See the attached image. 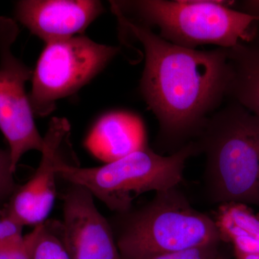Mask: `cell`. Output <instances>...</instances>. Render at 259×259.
<instances>
[{
    "instance_id": "3957f363",
    "label": "cell",
    "mask_w": 259,
    "mask_h": 259,
    "mask_svg": "<svg viewBox=\"0 0 259 259\" xmlns=\"http://www.w3.org/2000/svg\"><path fill=\"white\" fill-rule=\"evenodd\" d=\"M115 235L122 259H148L221 243L213 218L194 209L178 187L156 192L139 208L118 214Z\"/></svg>"
},
{
    "instance_id": "8992f818",
    "label": "cell",
    "mask_w": 259,
    "mask_h": 259,
    "mask_svg": "<svg viewBox=\"0 0 259 259\" xmlns=\"http://www.w3.org/2000/svg\"><path fill=\"white\" fill-rule=\"evenodd\" d=\"M119 51L81 35L46 44L32 71L29 100L34 115H49L58 100L91 81Z\"/></svg>"
},
{
    "instance_id": "7a4b0ae2",
    "label": "cell",
    "mask_w": 259,
    "mask_h": 259,
    "mask_svg": "<svg viewBox=\"0 0 259 259\" xmlns=\"http://www.w3.org/2000/svg\"><path fill=\"white\" fill-rule=\"evenodd\" d=\"M194 141L205 155L209 200L259 206L258 117L231 101L209 117Z\"/></svg>"
},
{
    "instance_id": "52a82bcc",
    "label": "cell",
    "mask_w": 259,
    "mask_h": 259,
    "mask_svg": "<svg viewBox=\"0 0 259 259\" xmlns=\"http://www.w3.org/2000/svg\"><path fill=\"white\" fill-rule=\"evenodd\" d=\"M13 19L0 17V131L9 145L14 171L27 152L44 148L25 83L32 79L30 67L13 54L12 47L18 36Z\"/></svg>"
},
{
    "instance_id": "6da1fadb",
    "label": "cell",
    "mask_w": 259,
    "mask_h": 259,
    "mask_svg": "<svg viewBox=\"0 0 259 259\" xmlns=\"http://www.w3.org/2000/svg\"><path fill=\"white\" fill-rule=\"evenodd\" d=\"M112 10L120 26L144 47L141 94L159 123L161 145L176 152L199 136L226 98V49L200 51L175 45L126 18L113 5Z\"/></svg>"
},
{
    "instance_id": "44dd1931",
    "label": "cell",
    "mask_w": 259,
    "mask_h": 259,
    "mask_svg": "<svg viewBox=\"0 0 259 259\" xmlns=\"http://www.w3.org/2000/svg\"><path fill=\"white\" fill-rule=\"evenodd\" d=\"M216 259H228V257L226 256V255L223 254V253H221L220 252L219 254H218L217 258Z\"/></svg>"
},
{
    "instance_id": "ffe728a7",
    "label": "cell",
    "mask_w": 259,
    "mask_h": 259,
    "mask_svg": "<svg viewBox=\"0 0 259 259\" xmlns=\"http://www.w3.org/2000/svg\"><path fill=\"white\" fill-rule=\"evenodd\" d=\"M234 254L236 259H259V253H244L234 250Z\"/></svg>"
},
{
    "instance_id": "e0dca14e",
    "label": "cell",
    "mask_w": 259,
    "mask_h": 259,
    "mask_svg": "<svg viewBox=\"0 0 259 259\" xmlns=\"http://www.w3.org/2000/svg\"><path fill=\"white\" fill-rule=\"evenodd\" d=\"M220 244L221 243L202 245L148 259H216L220 253Z\"/></svg>"
},
{
    "instance_id": "ac0fdd59",
    "label": "cell",
    "mask_w": 259,
    "mask_h": 259,
    "mask_svg": "<svg viewBox=\"0 0 259 259\" xmlns=\"http://www.w3.org/2000/svg\"><path fill=\"white\" fill-rule=\"evenodd\" d=\"M32 231L24 236L23 241L19 244L0 251V259H31L30 244Z\"/></svg>"
},
{
    "instance_id": "30bf717a",
    "label": "cell",
    "mask_w": 259,
    "mask_h": 259,
    "mask_svg": "<svg viewBox=\"0 0 259 259\" xmlns=\"http://www.w3.org/2000/svg\"><path fill=\"white\" fill-rule=\"evenodd\" d=\"M103 11L95 0H23L15 18L47 44L80 35Z\"/></svg>"
},
{
    "instance_id": "7c38bea8",
    "label": "cell",
    "mask_w": 259,
    "mask_h": 259,
    "mask_svg": "<svg viewBox=\"0 0 259 259\" xmlns=\"http://www.w3.org/2000/svg\"><path fill=\"white\" fill-rule=\"evenodd\" d=\"M227 98L259 118V29L251 37L226 49Z\"/></svg>"
},
{
    "instance_id": "5bb4252c",
    "label": "cell",
    "mask_w": 259,
    "mask_h": 259,
    "mask_svg": "<svg viewBox=\"0 0 259 259\" xmlns=\"http://www.w3.org/2000/svg\"><path fill=\"white\" fill-rule=\"evenodd\" d=\"M32 233L31 259H71L63 239L61 222L47 221L34 227Z\"/></svg>"
},
{
    "instance_id": "9c48e42d",
    "label": "cell",
    "mask_w": 259,
    "mask_h": 259,
    "mask_svg": "<svg viewBox=\"0 0 259 259\" xmlns=\"http://www.w3.org/2000/svg\"><path fill=\"white\" fill-rule=\"evenodd\" d=\"M63 215V239L71 259H122L113 229L86 188L70 184Z\"/></svg>"
},
{
    "instance_id": "4fadbf2b",
    "label": "cell",
    "mask_w": 259,
    "mask_h": 259,
    "mask_svg": "<svg viewBox=\"0 0 259 259\" xmlns=\"http://www.w3.org/2000/svg\"><path fill=\"white\" fill-rule=\"evenodd\" d=\"M219 205L214 221L221 241L232 243L241 253H259V215L245 204Z\"/></svg>"
},
{
    "instance_id": "d6986e66",
    "label": "cell",
    "mask_w": 259,
    "mask_h": 259,
    "mask_svg": "<svg viewBox=\"0 0 259 259\" xmlns=\"http://www.w3.org/2000/svg\"><path fill=\"white\" fill-rule=\"evenodd\" d=\"M243 8L241 12L259 17V1H245L243 3Z\"/></svg>"
},
{
    "instance_id": "8fae6325",
    "label": "cell",
    "mask_w": 259,
    "mask_h": 259,
    "mask_svg": "<svg viewBox=\"0 0 259 259\" xmlns=\"http://www.w3.org/2000/svg\"><path fill=\"white\" fill-rule=\"evenodd\" d=\"M85 146L105 163L117 161L148 147L144 122L131 112H110L93 126Z\"/></svg>"
},
{
    "instance_id": "2e32d148",
    "label": "cell",
    "mask_w": 259,
    "mask_h": 259,
    "mask_svg": "<svg viewBox=\"0 0 259 259\" xmlns=\"http://www.w3.org/2000/svg\"><path fill=\"white\" fill-rule=\"evenodd\" d=\"M23 228L10 218L0 216V251L23 241Z\"/></svg>"
},
{
    "instance_id": "5b68a950",
    "label": "cell",
    "mask_w": 259,
    "mask_h": 259,
    "mask_svg": "<svg viewBox=\"0 0 259 259\" xmlns=\"http://www.w3.org/2000/svg\"><path fill=\"white\" fill-rule=\"evenodd\" d=\"M199 153L192 141L176 152L162 156L146 147L117 161L97 167H80L61 160L56 166L59 178L81 186L111 210L123 214L141 194L178 187L185 163Z\"/></svg>"
},
{
    "instance_id": "9a60e30c",
    "label": "cell",
    "mask_w": 259,
    "mask_h": 259,
    "mask_svg": "<svg viewBox=\"0 0 259 259\" xmlns=\"http://www.w3.org/2000/svg\"><path fill=\"white\" fill-rule=\"evenodd\" d=\"M9 150L0 149V204H6L17 187Z\"/></svg>"
},
{
    "instance_id": "ba28073f",
    "label": "cell",
    "mask_w": 259,
    "mask_h": 259,
    "mask_svg": "<svg viewBox=\"0 0 259 259\" xmlns=\"http://www.w3.org/2000/svg\"><path fill=\"white\" fill-rule=\"evenodd\" d=\"M70 131L66 119L54 117L51 120L44 137L38 167L26 183L17 187L0 216L9 218L23 227H35L47 221L56 199V166L63 160L61 148Z\"/></svg>"
},
{
    "instance_id": "277c9868",
    "label": "cell",
    "mask_w": 259,
    "mask_h": 259,
    "mask_svg": "<svg viewBox=\"0 0 259 259\" xmlns=\"http://www.w3.org/2000/svg\"><path fill=\"white\" fill-rule=\"evenodd\" d=\"M214 0H134L111 2L130 20L158 30L160 37L180 47L215 45L222 49L249 40L259 17Z\"/></svg>"
}]
</instances>
